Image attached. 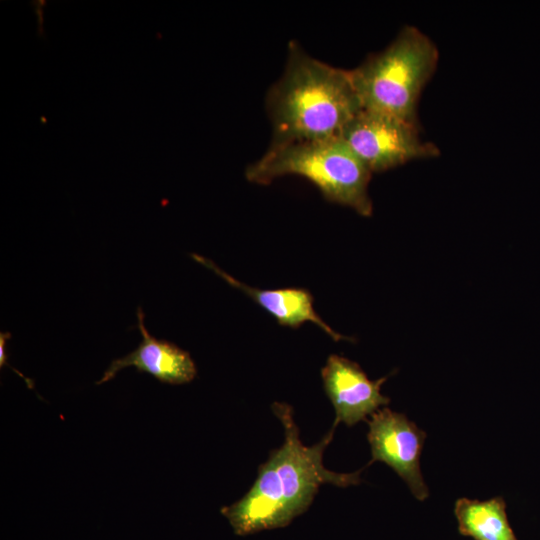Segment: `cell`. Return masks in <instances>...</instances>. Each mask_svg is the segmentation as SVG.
<instances>
[{"label": "cell", "mask_w": 540, "mask_h": 540, "mask_svg": "<svg viewBox=\"0 0 540 540\" xmlns=\"http://www.w3.org/2000/svg\"><path fill=\"white\" fill-rule=\"evenodd\" d=\"M271 408L284 427V442L259 466L249 491L220 510L239 536L287 526L309 508L322 484L348 487L361 481V470L337 473L323 465L335 427L317 444L306 446L300 440L292 407L275 402Z\"/></svg>", "instance_id": "6da1fadb"}, {"label": "cell", "mask_w": 540, "mask_h": 540, "mask_svg": "<svg viewBox=\"0 0 540 540\" xmlns=\"http://www.w3.org/2000/svg\"><path fill=\"white\" fill-rule=\"evenodd\" d=\"M266 109L272 147L338 137L362 105L350 70L324 63L291 41L284 72L267 93Z\"/></svg>", "instance_id": "7a4b0ae2"}, {"label": "cell", "mask_w": 540, "mask_h": 540, "mask_svg": "<svg viewBox=\"0 0 540 540\" xmlns=\"http://www.w3.org/2000/svg\"><path fill=\"white\" fill-rule=\"evenodd\" d=\"M371 172L339 137L269 146L266 153L245 170L248 181L269 184L285 175L311 181L328 201L370 216L368 193Z\"/></svg>", "instance_id": "3957f363"}, {"label": "cell", "mask_w": 540, "mask_h": 540, "mask_svg": "<svg viewBox=\"0 0 540 540\" xmlns=\"http://www.w3.org/2000/svg\"><path fill=\"white\" fill-rule=\"evenodd\" d=\"M438 59L427 35L414 26L402 28L385 49L350 70L362 109L417 123L418 99Z\"/></svg>", "instance_id": "277c9868"}, {"label": "cell", "mask_w": 540, "mask_h": 540, "mask_svg": "<svg viewBox=\"0 0 540 540\" xmlns=\"http://www.w3.org/2000/svg\"><path fill=\"white\" fill-rule=\"evenodd\" d=\"M338 137L371 173L440 154L435 144L422 140L418 123L365 109L345 125Z\"/></svg>", "instance_id": "5b68a950"}, {"label": "cell", "mask_w": 540, "mask_h": 540, "mask_svg": "<svg viewBox=\"0 0 540 540\" xmlns=\"http://www.w3.org/2000/svg\"><path fill=\"white\" fill-rule=\"evenodd\" d=\"M367 439L372 459L391 467L420 501L429 496L420 469V456L426 433L404 414L388 407L380 408L367 420Z\"/></svg>", "instance_id": "8992f818"}, {"label": "cell", "mask_w": 540, "mask_h": 540, "mask_svg": "<svg viewBox=\"0 0 540 540\" xmlns=\"http://www.w3.org/2000/svg\"><path fill=\"white\" fill-rule=\"evenodd\" d=\"M324 390L335 410L334 426L344 423L353 426L367 421L390 399L381 393V386L388 376L370 380L359 364L345 357L332 354L321 370Z\"/></svg>", "instance_id": "52a82bcc"}, {"label": "cell", "mask_w": 540, "mask_h": 540, "mask_svg": "<svg viewBox=\"0 0 540 540\" xmlns=\"http://www.w3.org/2000/svg\"><path fill=\"white\" fill-rule=\"evenodd\" d=\"M137 327L142 335L138 347L126 356L114 359L96 384L108 382L119 371L130 366L135 367L138 372L149 373L166 384H185L196 377V365L187 351L150 335L144 324L141 307L137 309Z\"/></svg>", "instance_id": "ba28073f"}, {"label": "cell", "mask_w": 540, "mask_h": 540, "mask_svg": "<svg viewBox=\"0 0 540 540\" xmlns=\"http://www.w3.org/2000/svg\"><path fill=\"white\" fill-rule=\"evenodd\" d=\"M191 257L201 265L212 270L229 285L243 291L264 310L271 314L281 326L298 328L304 322L310 321L320 327L333 340H350L349 337L335 332L313 307V297L304 288L258 289L235 279L233 276L219 268L213 261L197 255Z\"/></svg>", "instance_id": "9c48e42d"}, {"label": "cell", "mask_w": 540, "mask_h": 540, "mask_svg": "<svg viewBox=\"0 0 540 540\" xmlns=\"http://www.w3.org/2000/svg\"><path fill=\"white\" fill-rule=\"evenodd\" d=\"M454 514L463 536L474 540H517L508 522L505 501L500 496L485 501L459 498Z\"/></svg>", "instance_id": "30bf717a"}]
</instances>
